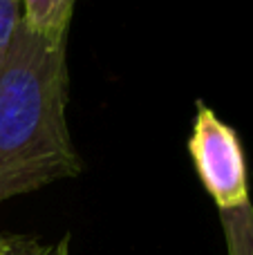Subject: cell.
I'll return each mask as SVG.
<instances>
[{"label":"cell","mask_w":253,"mask_h":255,"mask_svg":"<svg viewBox=\"0 0 253 255\" xmlns=\"http://www.w3.org/2000/svg\"><path fill=\"white\" fill-rule=\"evenodd\" d=\"M67 36L16 27L0 61V204L79 177L83 159L65 119Z\"/></svg>","instance_id":"6da1fadb"},{"label":"cell","mask_w":253,"mask_h":255,"mask_svg":"<svg viewBox=\"0 0 253 255\" xmlns=\"http://www.w3.org/2000/svg\"><path fill=\"white\" fill-rule=\"evenodd\" d=\"M188 152L202 186L218 211H233L251 202L240 139L236 130L220 121L204 101L195 103Z\"/></svg>","instance_id":"7a4b0ae2"},{"label":"cell","mask_w":253,"mask_h":255,"mask_svg":"<svg viewBox=\"0 0 253 255\" xmlns=\"http://www.w3.org/2000/svg\"><path fill=\"white\" fill-rule=\"evenodd\" d=\"M76 0H22V22L43 36H67Z\"/></svg>","instance_id":"3957f363"},{"label":"cell","mask_w":253,"mask_h":255,"mask_svg":"<svg viewBox=\"0 0 253 255\" xmlns=\"http://www.w3.org/2000/svg\"><path fill=\"white\" fill-rule=\"evenodd\" d=\"M227 255H253V204L233 211H218Z\"/></svg>","instance_id":"277c9868"},{"label":"cell","mask_w":253,"mask_h":255,"mask_svg":"<svg viewBox=\"0 0 253 255\" xmlns=\"http://www.w3.org/2000/svg\"><path fill=\"white\" fill-rule=\"evenodd\" d=\"M70 244V235H63L56 244H45L29 235H4L0 255H63Z\"/></svg>","instance_id":"5b68a950"},{"label":"cell","mask_w":253,"mask_h":255,"mask_svg":"<svg viewBox=\"0 0 253 255\" xmlns=\"http://www.w3.org/2000/svg\"><path fill=\"white\" fill-rule=\"evenodd\" d=\"M22 20V0H0V61L9 47L16 27Z\"/></svg>","instance_id":"8992f818"},{"label":"cell","mask_w":253,"mask_h":255,"mask_svg":"<svg viewBox=\"0 0 253 255\" xmlns=\"http://www.w3.org/2000/svg\"><path fill=\"white\" fill-rule=\"evenodd\" d=\"M63 255H70V244L65 247V251H63Z\"/></svg>","instance_id":"52a82bcc"},{"label":"cell","mask_w":253,"mask_h":255,"mask_svg":"<svg viewBox=\"0 0 253 255\" xmlns=\"http://www.w3.org/2000/svg\"><path fill=\"white\" fill-rule=\"evenodd\" d=\"M2 242H4V235H0V247H2Z\"/></svg>","instance_id":"ba28073f"}]
</instances>
